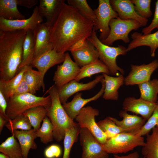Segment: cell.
<instances>
[{
	"instance_id": "obj_1",
	"label": "cell",
	"mask_w": 158,
	"mask_h": 158,
	"mask_svg": "<svg viewBox=\"0 0 158 158\" xmlns=\"http://www.w3.org/2000/svg\"><path fill=\"white\" fill-rule=\"evenodd\" d=\"M49 25L53 49L59 52L65 53L79 41L90 37L95 24L63 0Z\"/></svg>"
},
{
	"instance_id": "obj_2",
	"label": "cell",
	"mask_w": 158,
	"mask_h": 158,
	"mask_svg": "<svg viewBox=\"0 0 158 158\" xmlns=\"http://www.w3.org/2000/svg\"><path fill=\"white\" fill-rule=\"evenodd\" d=\"M27 30L0 31V80H9L18 74Z\"/></svg>"
},
{
	"instance_id": "obj_3",
	"label": "cell",
	"mask_w": 158,
	"mask_h": 158,
	"mask_svg": "<svg viewBox=\"0 0 158 158\" xmlns=\"http://www.w3.org/2000/svg\"><path fill=\"white\" fill-rule=\"evenodd\" d=\"M51 97V104L47 109V116L50 119L53 128L54 139L57 142L63 140L66 130L71 128L78 124L68 115L61 102L58 90L53 85L47 90Z\"/></svg>"
},
{
	"instance_id": "obj_4",
	"label": "cell",
	"mask_w": 158,
	"mask_h": 158,
	"mask_svg": "<svg viewBox=\"0 0 158 158\" xmlns=\"http://www.w3.org/2000/svg\"><path fill=\"white\" fill-rule=\"evenodd\" d=\"M87 40L97 50L99 58L107 66L110 74L118 76L120 75L119 72L121 74H124V70L117 65L116 59L119 56L126 55L128 52L127 48L121 45L115 47L103 44L97 36L96 31L94 29L91 36Z\"/></svg>"
},
{
	"instance_id": "obj_5",
	"label": "cell",
	"mask_w": 158,
	"mask_h": 158,
	"mask_svg": "<svg viewBox=\"0 0 158 158\" xmlns=\"http://www.w3.org/2000/svg\"><path fill=\"white\" fill-rule=\"evenodd\" d=\"M7 101L6 114L9 120L13 119L23 114L32 107L40 106L47 109L51 104V99L49 95L46 97H40L30 93L12 96Z\"/></svg>"
},
{
	"instance_id": "obj_6",
	"label": "cell",
	"mask_w": 158,
	"mask_h": 158,
	"mask_svg": "<svg viewBox=\"0 0 158 158\" xmlns=\"http://www.w3.org/2000/svg\"><path fill=\"white\" fill-rule=\"evenodd\" d=\"M144 138L135 135L122 132L107 139L102 145L103 149L108 154L125 153L138 146L142 147Z\"/></svg>"
},
{
	"instance_id": "obj_7",
	"label": "cell",
	"mask_w": 158,
	"mask_h": 158,
	"mask_svg": "<svg viewBox=\"0 0 158 158\" xmlns=\"http://www.w3.org/2000/svg\"><path fill=\"white\" fill-rule=\"evenodd\" d=\"M110 31L108 37L101 41L103 44L111 46L118 40H122L125 43L130 42L129 33L132 30H136L142 27L137 21L131 19L122 20L119 17L112 19L110 22Z\"/></svg>"
},
{
	"instance_id": "obj_8",
	"label": "cell",
	"mask_w": 158,
	"mask_h": 158,
	"mask_svg": "<svg viewBox=\"0 0 158 158\" xmlns=\"http://www.w3.org/2000/svg\"><path fill=\"white\" fill-rule=\"evenodd\" d=\"M96 20L94 29L100 32L98 37L100 40L106 39L109 35L110 28L109 24L111 20L118 17L117 13L112 8L110 0H99L98 7L94 10Z\"/></svg>"
},
{
	"instance_id": "obj_9",
	"label": "cell",
	"mask_w": 158,
	"mask_h": 158,
	"mask_svg": "<svg viewBox=\"0 0 158 158\" xmlns=\"http://www.w3.org/2000/svg\"><path fill=\"white\" fill-rule=\"evenodd\" d=\"M99 114V111L97 109L91 106L84 107L75 119L80 128L87 129L102 145L105 142L107 138L106 134L95 121V117Z\"/></svg>"
},
{
	"instance_id": "obj_10",
	"label": "cell",
	"mask_w": 158,
	"mask_h": 158,
	"mask_svg": "<svg viewBox=\"0 0 158 158\" xmlns=\"http://www.w3.org/2000/svg\"><path fill=\"white\" fill-rule=\"evenodd\" d=\"M79 135L83 151L81 158H109V154L87 129L80 128Z\"/></svg>"
},
{
	"instance_id": "obj_11",
	"label": "cell",
	"mask_w": 158,
	"mask_h": 158,
	"mask_svg": "<svg viewBox=\"0 0 158 158\" xmlns=\"http://www.w3.org/2000/svg\"><path fill=\"white\" fill-rule=\"evenodd\" d=\"M75 62L80 67L99 60L98 51L87 39L81 40L75 44L69 51Z\"/></svg>"
},
{
	"instance_id": "obj_12",
	"label": "cell",
	"mask_w": 158,
	"mask_h": 158,
	"mask_svg": "<svg viewBox=\"0 0 158 158\" xmlns=\"http://www.w3.org/2000/svg\"><path fill=\"white\" fill-rule=\"evenodd\" d=\"M80 68L73 61L68 53H66L64 60L62 64L58 65L53 78L54 84L58 89L71 81L75 80Z\"/></svg>"
},
{
	"instance_id": "obj_13",
	"label": "cell",
	"mask_w": 158,
	"mask_h": 158,
	"mask_svg": "<svg viewBox=\"0 0 158 158\" xmlns=\"http://www.w3.org/2000/svg\"><path fill=\"white\" fill-rule=\"evenodd\" d=\"M66 53L57 52L54 49L49 51L34 59L30 66L36 68L41 74V83L43 92L45 90L44 77L47 71L54 66L63 63Z\"/></svg>"
},
{
	"instance_id": "obj_14",
	"label": "cell",
	"mask_w": 158,
	"mask_h": 158,
	"mask_svg": "<svg viewBox=\"0 0 158 158\" xmlns=\"http://www.w3.org/2000/svg\"><path fill=\"white\" fill-rule=\"evenodd\" d=\"M43 21V17L40 15L38 7L37 6L30 17L27 19L10 20L0 17V31L29 30L33 31Z\"/></svg>"
},
{
	"instance_id": "obj_15",
	"label": "cell",
	"mask_w": 158,
	"mask_h": 158,
	"mask_svg": "<svg viewBox=\"0 0 158 158\" xmlns=\"http://www.w3.org/2000/svg\"><path fill=\"white\" fill-rule=\"evenodd\" d=\"M131 71L124 78L126 86L139 85L150 80L151 75L158 68V60L155 59L147 64L131 65Z\"/></svg>"
},
{
	"instance_id": "obj_16",
	"label": "cell",
	"mask_w": 158,
	"mask_h": 158,
	"mask_svg": "<svg viewBox=\"0 0 158 158\" xmlns=\"http://www.w3.org/2000/svg\"><path fill=\"white\" fill-rule=\"evenodd\" d=\"M157 103L140 98L136 99L134 97H128L126 98L123 102V109L127 112L130 111L139 114L147 121L152 115Z\"/></svg>"
},
{
	"instance_id": "obj_17",
	"label": "cell",
	"mask_w": 158,
	"mask_h": 158,
	"mask_svg": "<svg viewBox=\"0 0 158 158\" xmlns=\"http://www.w3.org/2000/svg\"><path fill=\"white\" fill-rule=\"evenodd\" d=\"M110 2L112 8L121 19L136 20L142 26L147 25L148 19L143 18L137 13L130 0H110Z\"/></svg>"
},
{
	"instance_id": "obj_18",
	"label": "cell",
	"mask_w": 158,
	"mask_h": 158,
	"mask_svg": "<svg viewBox=\"0 0 158 158\" xmlns=\"http://www.w3.org/2000/svg\"><path fill=\"white\" fill-rule=\"evenodd\" d=\"M104 78L103 75L97 76L95 79L87 83H79L75 80H71L58 90L59 98L62 104L66 102L71 96L82 91L91 90L101 82Z\"/></svg>"
},
{
	"instance_id": "obj_19",
	"label": "cell",
	"mask_w": 158,
	"mask_h": 158,
	"mask_svg": "<svg viewBox=\"0 0 158 158\" xmlns=\"http://www.w3.org/2000/svg\"><path fill=\"white\" fill-rule=\"evenodd\" d=\"M33 31L35 41L34 59L53 48L50 40L49 26L46 22L38 24Z\"/></svg>"
},
{
	"instance_id": "obj_20",
	"label": "cell",
	"mask_w": 158,
	"mask_h": 158,
	"mask_svg": "<svg viewBox=\"0 0 158 158\" xmlns=\"http://www.w3.org/2000/svg\"><path fill=\"white\" fill-rule=\"evenodd\" d=\"M102 87L99 91L93 97L87 99L82 97V93L78 92L74 96L72 100L62 104L63 107L69 116L73 120L75 119L81 109L89 102L97 100L103 95L105 88L104 78L101 81Z\"/></svg>"
},
{
	"instance_id": "obj_21",
	"label": "cell",
	"mask_w": 158,
	"mask_h": 158,
	"mask_svg": "<svg viewBox=\"0 0 158 158\" xmlns=\"http://www.w3.org/2000/svg\"><path fill=\"white\" fill-rule=\"evenodd\" d=\"M119 115L123 118L121 121L110 117L111 119L124 132L136 135L141 129L147 121L141 116L136 115H131L124 110H121Z\"/></svg>"
},
{
	"instance_id": "obj_22",
	"label": "cell",
	"mask_w": 158,
	"mask_h": 158,
	"mask_svg": "<svg viewBox=\"0 0 158 158\" xmlns=\"http://www.w3.org/2000/svg\"><path fill=\"white\" fill-rule=\"evenodd\" d=\"M131 38L132 40L126 48L128 51L139 47L146 46L150 48L151 56H155L158 48V30L146 35L135 32L131 35Z\"/></svg>"
},
{
	"instance_id": "obj_23",
	"label": "cell",
	"mask_w": 158,
	"mask_h": 158,
	"mask_svg": "<svg viewBox=\"0 0 158 158\" xmlns=\"http://www.w3.org/2000/svg\"><path fill=\"white\" fill-rule=\"evenodd\" d=\"M102 75L105 83L103 98L106 100H117L119 97L118 90L124 84L123 75L120 74L116 77L105 73H102Z\"/></svg>"
},
{
	"instance_id": "obj_24",
	"label": "cell",
	"mask_w": 158,
	"mask_h": 158,
	"mask_svg": "<svg viewBox=\"0 0 158 158\" xmlns=\"http://www.w3.org/2000/svg\"><path fill=\"white\" fill-rule=\"evenodd\" d=\"M35 41L33 31H27L23 46L22 62L19 67L18 73L24 67L30 65L34 59Z\"/></svg>"
},
{
	"instance_id": "obj_25",
	"label": "cell",
	"mask_w": 158,
	"mask_h": 158,
	"mask_svg": "<svg viewBox=\"0 0 158 158\" xmlns=\"http://www.w3.org/2000/svg\"><path fill=\"white\" fill-rule=\"evenodd\" d=\"M152 130L151 134L146 135V141L141 150L145 158H158V125Z\"/></svg>"
},
{
	"instance_id": "obj_26",
	"label": "cell",
	"mask_w": 158,
	"mask_h": 158,
	"mask_svg": "<svg viewBox=\"0 0 158 158\" xmlns=\"http://www.w3.org/2000/svg\"><path fill=\"white\" fill-rule=\"evenodd\" d=\"M17 6L16 0H0V17L10 20L25 19Z\"/></svg>"
},
{
	"instance_id": "obj_27",
	"label": "cell",
	"mask_w": 158,
	"mask_h": 158,
	"mask_svg": "<svg viewBox=\"0 0 158 158\" xmlns=\"http://www.w3.org/2000/svg\"><path fill=\"white\" fill-rule=\"evenodd\" d=\"M140 98L146 101L157 103L158 100V79L154 78L138 85Z\"/></svg>"
},
{
	"instance_id": "obj_28",
	"label": "cell",
	"mask_w": 158,
	"mask_h": 158,
	"mask_svg": "<svg viewBox=\"0 0 158 158\" xmlns=\"http://www.w3.org/2000/svg\"><path fill=\"white\" fill-rule=\"evenodd\" d=\"M63 0H40L38 7L40 15L47 20L48 25L56 14Z\"/></svg>"
},
{
	"instance_id": "obj_29",
	"label": "cell",
	"mask_w": 158,
	"mask_h": 158,
	"mask_svg": "<svg viewBox=\"0 0 158 158\" xmlns=\"http://www.w3.org/2000/svg\"><path fill=\"white\" fill-rule=\"evenodd\" d=\"M102 73L109 75L108 68L100 60L81 67L80 72L75 80L78 82L86 77H91L93 75Z\"/></svg>"
},
{
	"instance_id": "obj_30",
	"label": "cell",
	"mask_w": 158,
	"mask_h": 158,
	"mask_svg": "<svg viewBox=\"0 0 158 158\" xmlns=\"http://www.w3.org/2000/svg\"><path fill=\"white\" fill-rule=\"evenodd\" d=\"M28 66H25L13 78L8 80H0V91L6 100L12 96L15 89L23 79Z\"/></svg>"
},
{
	"instance_id": "obj_31",
	"label": "cell",
	"mask_w": 158,
	"mask_h": 158,
	"mask_svg": "<svg viewBox=\"0 0 158 158\" xmlns=\"http://www.w3.org/2000/svg\"><path fill=\"white\" fill-rule=\"evenodd\" d=\"M0 152L11 158H21L22 157L20 144L13 135L0 145Z\"/></svg>"
},
{
	"instance_id": "obj_32",
	"label": "cell",
	"mask_w": 158,
	"mask_h": 158,
	"mask_svg": "<svg viewBox=\"0 0 158 158\" xmlns=\"http://www.w3.org/2000/svg\"><path fill=\"white\" fill-rule=\"evenodd\" d=\"M47 109L42 106L32 107L23 114L28 117L33 129L37 131L40 128L41 123L47 116Z\"/></svg>"
},
{
	"instance_id": "obj_33",
	"label": "cell",
	"mask_w": 158,
	"mask_h": 158,
	"mask_svg": "<svg viewBox=\"0 0 158 158\" xmlns=\"http://www.w3.org/2000/svg\"><path fill=\"white\" fill-rule=\"evenodd\" d=\"M41 76L39 71L33 69L31 66H28L23 78L28 86L30 93L35 95L42 87Z\"/></svg>"
},
{
	"instance_id": "obj_34",
	"label": "cell",
	"mask_w": 158,
	"mask_h": 158,
	"mask_svg": "<svg viewBox=\"0 0 158 158\" xmlns=\"http://www.w3.org/2000/svg\"><path fill=\"white\" fill-rule=\"evenodd\" d=\"M80 129L78 124L66 130L63 139L64 152L62 158H70L71 149L73 144L78 140Z\"/></svg>"
},
{
	"instance_id": "obj_35",
	"label": "cell",
	"mask_w": 158,
	"mask_h": 158,
	"mask_svg": "<svg viewBox=\"0 0 158 158\" xmlns=\"http://www.w3.org/2000/svg\"><path fill=\"white\" fill-rule=\"evenodd\" d=\"M68 4L72 6L84 17L95 23L96 16L86 0H68Z\"/></svg>"
},
{
	"instance_id": "obj_36",
	"label": "cell",
	"mask_w": 158,
	"mask_h": 158,
	"mask_svg": "<svg viewBox=\"0 0 158 158\" xmlns=\"http://www.w3.org/2000/svg\"><path fill=\"white\" fill-rule=\"evenodd\" d=\"M97 123L99 127L106 134L107 139L124 132L123 130L116 124L110 117H107Z\"/></svg>"
},
{
	"instance_id": "obj_37",
	"label": "cell",
	"mask_w": 158,
	"mask_h": 158,
	"mask_svg": "<svg viewBox=\"0 0 158 158\" xmlns=\"http://www.w3.org/2000/svg\"><path fill=\"white\" fill-rule=\"evenodd\" d=\"M53 128L49 118L46 116L43 121L41 127L36 132L37 137L40 138L41 142L47 144L53 140Z\"/></svg>"
},
{
	"instance_id": "obj_38",
	"label": "cell",
	"mask_w": 158,
	"mask_h": 158,
	"mask_svg": "<svg viewBox=\"0 0 158 158\" xmlns=\"http://www.w3.org/2000/svg\"><path fill=\"white\" fill-rule=\"evenodd\" d=\"M11 132L20 129L26 130L31 129L32 126L28 117L23 114L18 116L13 119H10L5 125Z\"/></svg>"
},
{
	"instance_id": "obj_39",
	"label": "cell",
	"mask_w": 158,
	"mask_h": 158,
	"mask_svg": "<svg viewBox=\"0 0 158 158\" xmlns=\"http://www.w3.org/2000/svg\"><path fill=\"white\" fill-rule=\"evenodd\" d=\"M134 5L135 10L140 16L148 19L152 13L151 10V0H130Z\"/></svg>"
},
{
	"instance_id": "obj_40",
	"label": "cell",
	"mask_w": 158,
	"mask_h": 158,
	"mask_svg": "<svg viewBox=\"0 0 158 158\" xmlns=\"http://www.w3.org/2000/svg\"><path fill=\"white\" fill-rule=\"evenodd\" d=\"M158 125V100L156 107L151 117L141 129L135 135L142 136L149 134L152 129Z\"/></svg>"
},
{
	"instance_id": "obj_41",
	"label": "cell",
	"mask_w": 158,
	"mask_h": 158,
	"mask_svg": "<svg viewBox=\"0 0 158 158\" xmlns=\"http://www.w3.org/2000/svg\"><path fill=\"white\" fill-rule=\"evenodd\" d=\"M11 133L18 140L21 149L23 158H28L30 149L26 138L24 130H16Z\"/></svg>"
},
{
	"instance_id": "obj_42",
	"label": "cell",
	"mask_w": 158,
	"mask_h": 158,
	"mask_svg": "<svg viewBox=\"0 0 158 158\" xmlns=\"http://www.w3.org/2000/svg\"><path fill=\"white\" fill-rule=\"evenodd\" d=\"M155 28L158 29V0L155 2V11L153 19L148 26L142 29V33L144 35L150 34Z\"/></svg>"
},
{
	"instance_id": "obj_43",
	"label": "cell",
	"mask_w": 158,
	"mask_h": 158,
	"mask_svg": "<svg viewBox=\"0 0 158 158\" xmlns=\"http://www.w3.org/2000/svg\"><path fill=\"white\" fill-rule=\"evenodd\" d=\"M61 153L60 147L56 145H52L47 148L44 151L46 158H57Z\"/></svg>"
},
{
	"instance_id": "obj_44",
	"label": "cell",
	"mask_w": 158,
	"mask_h": 158,
	"mask_svg": "<svg viewBox=\"0 0 158 158\" xmlns=\"http://www.w3.org/2000/svg\"><path fill=\"white\" fill-rule=\"evenodd\" d=\"M24 131L25 137L30 149L36 150L37 148V146L34 140L37 137L36 133L37 131L33 129Z\"/></svg>"
},
{
	"instance_id": "obj_45",
	"label": "cell",
	"mask_w": 158,
	"mask_h": 158,
	"mask_svg": "<svg viewBox=\"0 0 158 158\" xmlns=\"http://www.w3.org/2000/svg\"><path fill=\"white\" fill-rule=\"evenodd\" d=\"M28 93H30L29 88L23 78L14 91L12 96H18Z\"/></svg>"
},
{
	"instance_id": "obj_46",
	"label": "cell",
	"mask_w": 158,
	"mask_h": 158,
	"mask_svg": "<svg viewBox=\"0 0 158 158\" xmlns=\"http://www.w3.org/2000/svg\"><path fill=\"white\" fill-rule=\"evenodd\" d=\"M7 106V101L3 95L0 91V116L8 121L9 120L6 114Z\"/></svg>"
},
{
	"instance_id": "obj_47",
	"label": "cell",
	"mask_w": 158,
	"mask_h": 158,
	"mask_svg": "<svg viewBox=\"0 0 158 158\" xmlns=\"http://www.w3.org/2000/svg\"><path fill=\"white\" fill-rule=\"evenodd\" d=\"M18 5H19L28 8H31L38 3L37 0H16Z\"/></svg>"
},
{
	"instance_id": "obj_48",
	"label": "cell",
	"mask_w": 158,
	"mask_h": 158,
	"mask_svg": "<svg viewBox=\"0 0 158 158\" xmlns=\"http://www.w3.org/2000/svg\"><path fill=\"white\" fill-rule=\"evenodd\" d=\"M114 158H145L144 157H140L139 154L137 152L133 153L125 156H119L117 154L114 155Z\"/></svg>"
},
{
	"instance_id": "obj_49",
	"label": "cell",
	"mask_w": 158,
	"mask_h": 158,
	"mask_svg": "<svg viewBox=\"0 0 158 158\" xmlns=\"http://www.w3.org/2000/svg\"><path fill=\"white\" fill-rule=\"evenodd\" d=\"M7 121L1 116H0V133H1L3 128Z\"/></svg>"
},
{
	"instance_id": "obj_50",
	"label": "cell",
	"mask_w": 158,
	"mask_h": 158,
	"mask_svg": "<svg viewBox=\"0 0 158 158\" xmlns=\"http://www.w3.org/2000/svg\"><path fill=\"white\" fill-rule=\"evenodd\" d=\"M0 158H11L1 152L0 153Z\"/></svg>"
},
{
	"instance_id": "obj_51",
	"label": "cell",
	"mask_w": 158,
	"mask_h": 158,
	"mask_svg": "<svg viewBox=\"0 0 158 158\" xmlns=\"http://www.w3.org/2000/svg\"><path fill=\"white\" fill-rule=\"evenodd\" d=\"M21 158H23L22 157H21Z\"/></svg>"
}]
</instances>
